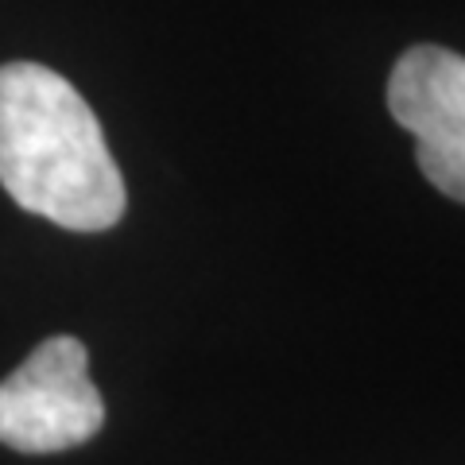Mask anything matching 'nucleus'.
Wrapping results in <instances>:
<instances>
[{
	"instance_id": "f03ea898",
	"label": "nucleus",
	"mask_w": 465,
	"mask_h": 465,
	"mask_svg": "<svg viewBox=\"0 0 465 465\" xmlns=\"http://www.w3.org/2000/svg\"><path fill=\"white\" fill-rule=\"evenodd\" d=\"M105 423V400L90 381L85 345L70 333L39 341L0 381V442L16 454H58L90 442Z\"/></svg>"
},
{
	"instance_id": "f257e3e1",
	"label": "nucleus",
	"mask_w": 465,
	"mask_h": 465,
	"mask_svg": "<svg viewBox=\"0 0 465 465\" xmlns=\"http://www.w3.org/2000/svg\"><path fill=\"white\" fill-rule=\"evenodd\" d=\"M0 186L27 213L74 232L124 217V179L101 121L51 66H0Z\"/></svg>"
},
{
	"instance_id": "7ed1b4c3",
	"label": "nucleus",
	"mask_w": 465,
	"mask_h": 465,
	"mask_svg": "<svg viewBox=\"0 0 465 465\" xmlns=\"http://www.w3.org/2000/svg\"><path fill=\"white\" fill-rule=\"evenodd\" d=\"M388 109L415 136V163L434 191L465 202V54L419 43L388 78Z\"/></svg>"
}]
</instances>
